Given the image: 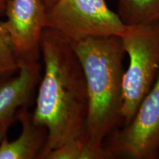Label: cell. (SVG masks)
I'll return each mask as SVG.
<instances>
[{
  "label": "cell",
  "mask_w": 159,
  "mask_h": 159,
  "mask_svg": "<svg viewBox=\"0 0 159 159\" xmlns=\"http://www.w3.org/2000/svg\"><path fill=\"white\" fill-rule=\"evenodd\" d=\"M43 74L33 118L47 139L40 158L69 141L83 136L88 115L84 72L70 40L45 27L41 40Z\"/></svg>",
  "instance_id": "obj_1"
},
{
  "label": "cell",
  "mask_w": 159,
  "mask_h": 159,
  "mask_svg": "<svg viewBox=\"0 0 159 159\" xmlns=\"http://www.w3.org/2000/svg\"><path fill=\"white\" fill-rule=\"evenodd\" d=\"M72 43L86 83L88 115L83 137L97 148L123 125V66L119 36L91 38Z\"/></svg>",
  "instance_id": "obj_2"
},
{
  "label": "cell",
  "mask_w": 159,
  "mask_h": 159,
  "mask_svg": "<svg viewBox=\"0 0 159 159\" xmlns=\"http://www.w3.org/2000/svg\"><path fill=\"white\" fill-rule=\"evenodd\" d=\"M129 64L123 77V125L134 117L139 104L159 77V22L126 26L120 35Z\"/></svg>",
  "instance_id": "obj_3"
},
{
  "label": "cell",
  "mask_w": 159,
  "mask_h": 159,
  "mask_svg": "<svg viewBox=\"0 0 159 159\" xmlns=\"http://www.w3.org/2000/svg\"><path fill=\"white\" fill-rule=\"evenodd\" d=\"M45 27L77 42L91 38L120 36L125 25L105 0H57L47 10Z\"/></svg>",
  "instance_id": "obj_4"
},
{
  "label": "cell",
  "mask_w": 159,
  "mask_h": 159,
  "mask_svg": "<svg viewBox=\"0 0 159 159\" xmlns=\"http://www.w3.org/2000/svg\"><path fill=\"white\" fill-rule=\"evenodd\" d=\"M112 158L156 159L159 157V77L128 124L107 137Z\"/></svg>",
  "instance_id": "obj_5"
},
{
  "label": "cell",
  "mask_w": 159,
  "mask_h": 159,
  "mask_svg": "<svg viewBox=\"0 0 159 159\" xmlns=\"http://www.w3.org/2000/svg\"><path fill=\"white\" fill-rule=\"evenodd\" d=\"M2 21L18 66L39 63L41 40L45 28L44 0H6Z\"/></svg>",
  "instance_id": "obj_6"
},
{
  "label": "cell",
  "mask_w": 159,
  "mask_h": 159,
  "mask_svg": "<svg viewBox=\"0 0 159 159\" xmlns=\"http://www.w3.org/2000/svg\"><path fill=\"white\" fill-rule=\"evenodd\" d=\"M41 78V65L35 63L19 66L16 76L0 79V124L29 106Z\"/></svg>",
  "instance_id": "obj_7"
},
{
  "label": "cell",
  "mask_w": 159,
  "mask_h": 159,
  "mask_svg": "<svg viewBox=\"0 0 159 159\" xmlns=\"http://www.w3.org/2000/svg\"><path fill=\"white\" fill-rule=\"evenodd\" d=\"M16 119L21 125V134L12 142L6 136L2 139L0 143V159L40 158L47 142V128L34 122L28 107L20 108Z\"/></svg>",
  "instance_id": "obj_8"
},
{
  "label": "cell",
  "mask_w": 159,
  "mask_h": 159,
  "mask_svg": "<svg viewBox=\"0 0 159 159\" xmlns=\"http://www.w3.org/2000/svg\"><path fill=\"white\" fill-rule=\"evenodd\" d=\"M116 13L126 26L159 22V0H115Z\"/></svg>",
  "instance_id": "obj_9"
},
{
  "label": "cell",
  "mask_w": 159,
  "mask_h": 159,
  "mask_svg": "<svg viewBox=\"0 0 159 159\" xmlns=\"http://www.w3.org/2000/svg\"><path fill=\"white\" fill-rule=\"evenodd\" d=\"M110 152L103 148H97L79 137L69 141L49 152L45 159H109Z\"/></svg>",
  "instance_id": "obj_10"
},
{
  "label": "cell",
  "mask_w": 159,
  "mask_h": 159,
  "mask_svg": "<svg viewBox=\"0 0 159 159\" xmlns=\"http://www.w3.org/2000/svg\"><path fill=\"white\" fill-rule=\"evenodd\" d=\"M19 70L7 31L0 21V78L13 76Z\"/></svg>",
  "instance_id": "obj_11"
},
{
  "label": "cell",
  "mask_w": 159,
  "mask_h": 159,
  "mask_svg": "<svg viewBox=\"0 0 159 159\" xmlns=\"http://www.w3.org/2000/svg\"><path fill=\"white\" fill-rule=\"evenodd\" d=\"M16 119H10L0 124V143L7 135V130Z\"/></svg>",
  "instance_id": "obj_12"
},
{
  "label": "cell",
  "mask_w": 159,
  "mask_h": 159,
  "mask_svg": "<svg viewBox=\"0 0 159 159\" xmlns=\"http://www.w3.org/2000/svg\"><path fill=\"white\" fill-rule=\"evenodd\" d=\"M57 0H44L46 6H47V10L48 9L49 7H51V6Z\"/></svg>",
  "instance_id": "obj_13"
},
{
  "label": "cell",
  "mask_w": 159,
  "mask_h": 159,
  "mask_svg": "<svg viewBox=\"0 0 159 159\" xmlns=\"http://www.w3.org/2000/svg\"><path fill=\"white\" fill-rule=\"evenodd\" d=\"M6 2V0H0V11H4V7Z\"/></svg>",
  "instance_id": "obj_14"
},
{
  "label": "cell",
  "mask_w": 159,
  "mask_h": 159,
  "mask_svg": "<svg viewBox=\"0 0 159 159\" xmlns=\"http://www.w3.org/2000/svg\"><path fill=\"white\" fill-rule=\"evenodd\" d=\"M0 79H1V78H0Z\"/></svg>",
  "instance_id": "obj_15"
}]
</instances>
